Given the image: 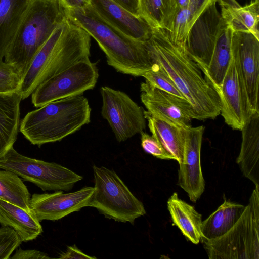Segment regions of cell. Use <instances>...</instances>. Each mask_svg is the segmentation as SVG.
<instances>
[{
  "label": "cell",
  "instance_id": "obj_23",
  "mask_svg": "<svg viewBox=\"0 0 259 259\" xmlns=\"http://www.w3.org/2000/svg\"><path fill=\"white\" fill-rule=\"evenodd\" d=\"M149 128L153 136L179 164L183 160L185 134L183 128L144 111Z\"/></svg>",
  "mask_w": 259,
  "mask_h": 259
},
{
  "label": "cell",
  "instance_id": "obj_35",
  "mask_svg": "<svg viewBox=\"0 0 259 259\" xmlns=\"http://www.w3.org/2000/svg\"><path fill=\"white\" fill-rule=\"evenodd\" d=\"M253 221L259 227V187L255 186L249 199L248 204Z\"/></svg>",
  "mask_w": 259,
  "mask_h": 259
},
{
  "label": "cell",
  "instance_id": "obj_14",
  "mask_svg": "<svg viewBox=\"0 0 259 259\" xmlns=\"http://www.w3.org/2000/svg\"><path fill=\"white\" fill-rule=\"evenodd\" d=\"M140 98L152 115L183 128L191 127L192 107L189 102L152 85L145 80L140 87Z\"/></svg>",
  "mask_w": 259,
  "mask_h": 259
},
{
  "label": "cell",
  "instance_id": "obj_15",
  "mask_svg": "<svg viewBox=\"0 0 259 259\" xmlns=\"http://www.w3.org/2000/svg\"><path fill=\"white\" fill-rule=\"evenodd\" d=\"M204 127L186 129L183 162L179 164L178 184L196 202L205 189L200 160L201 148Z\"/></svg>",
  "mask_w": 259,
  "mask_h": 259
},
{
  "label": "cell",
  "instance_id": "obj_11",
  "mask_svg": "<svg viewBox=\"0 0 259 259\" xmlns=\"http://www.w3.org/2000/svg\"><path fill=\"white\" fill-rule=\"evenodd\" d=\"M100 93L102 116L118 142L125 141L145 130L144 110L125 93L107 86L102 87Z\"/></svg>",
  "mask_w": 259,
  "mask_h": 259
},
{
  "label": "cell",
  "instance_id": "obj_28",
  "mask_svg": "<svg viewBox=\"0 0 259 259\" xmlns=\"http://www.w3.org/2000/svg\"><path fill=\"white\" fill-rule=\"evenodd\" d=\"M191 12L188 8H179L176 16L165 30L172 42L185 44L191 28Z\"/></svg>",
  "mask_w": 259,
  "mask_h": 259
},
{
  "label": "cell",
  "instance_id": "obj_12",
  "mask_svg": "<svg viewBox=\"0 0 259 259\" xmlns=\"http://www.w3.org/2000/svg\"><path fill=\"white\" fill-rule=\"evenodd\" d=\"M221 113L225 123L233 130H241L252 112L239 68L232 58L223 81L217 89Z\"/></svg>",
  "mask_w": 259,
  "mask_h": 259
},
{
  "label": "cell",
  "instance_id": "obj_32",
  "mask_svg": "<svg viewBox=\"0 0 259 259\" xmlns=\"http://www.w3.org/2000/svg\"><path fill=\"white\" fill-rule=\"evenodd\" d=\"M140 134L141 146L146 152L159 159L175 160L174 157L153 136L150 135L144 131Z\"/></svg>",
  "mask_w": 259,
  "mask_h": 259
},
{
  "label": "cell",
  "instance_id": "obj_10",
  "mask_svg": "<svg viewBox=\"0 0 259 259\" xmlns=\"http://www.w3.org/2000/svg\"><path fill=\"white\" fill-rule=\"evenodd\" d=\"M216 4L212 2L199 16L186 41L189 53L202 71L208 65L216 47L234 32L222 18Z\"/></svg>",
  "mask_w": 259,
  "mask_h": 259
},
{
  "label": "cell",
  "instance_id": "obj_5",
  "mask_svg": "<svg viewBox=\"0 0 259 259\" xmlns=\"http://www.w3.org/2000/svg\"><path fill=\"white\" fill-rule=\"evenodd\" d=\"M66 19L57 0H30L4 61L15 65L24 77L37 52Z\"/></svg>",
  "mask_w": 259,
  "mask_h": 259
},
{
  "label": "cell",
  "instance_id": "obj_18",
  "mask_svg": "<svg viewBox=\"0 0 259 259\" xmlns=\"http://www.w3.org/2000/svg\"><path fill=\"white\" fill-rule=\"evenodd\" d=\"M242 131V143L236 162L244 177L259 187V112L252 113Z\"/></svg>",
  "mask_w": 259,
  "mask_h": 259
},
{
  "label": "cell",
  "instance_id": "obj_33",
  "mask_svg": "<svg viewBox=\"0 0 259 259\" xmlns=\"http://www.w3.org/2000/svg\"><path fill=\"white\" fill-rule=\"evenodd\" d=\"M217 0H192L189 8L191 12V27L199 16L214 1Z\"/></svg>",
  "mask_w": 259,
  "mask_h": 259
},
{
  "label": "cell",
  "instance_id": "obj_16",
  "mask_svg": "<svg viewBox=\"0 0 259 259\" xmlns=\"http://www.w3.org/2000/svg\"><path fill=\"white\" fill-rule=\"evenodd\" d=\"M94 190V187H85L67 193H34L30 199V209L39 221L58 220L88 206Z\"/></svg>",
  "mask_w": 259,
  "mask_h": 259
},
{
  "label": "cell",
  "instance_id": "obj_20",
  "mask_svg": "<svg viewBox=\"0 0 259 259\" xmlns=\"http://www.w3.org/2000/svg\"><path fill=\"white\" fill-rule=\"evenodd\" d=\"M20 91L0 94V158L13 146L20 123Z\"/></svg>",
  "mask_w": 259,
  "mask_h": 259
},
{
  "label": "cell",
  "instance_id": "obj_29",
  "mask_svg": "<svg viewBox=\"0 0 259 259\" xmlns=\"http://www.w3.org/2000/svg\"><path fill=\"white\" fill-rule=\"evenodd\" d=\"M23 76L14 64L0 59V94L20 91Z\"/></svg>",
  "mask_w": 259,
  "mask_h": 259
},
{
  "label": "cell",
  "instance_id": "obj_2",
  "mask_svg": "<svg viewBox=\"0 0 259 259\" xmlns=\"http://www.w3.org/2000/svg\"><path fill=\"white\" fill-rule=\"evenodd\" d=\"M66 18L85 31L104 52L107 62L117 71L142 76L153 64L147 41L124 34L103 19L91 5L80 9H65Z\"/></svg>",
  "mask_w": 259,
  "mask_h": 259
},
{
  "label": "cell",
  "instance_id": "obj_34",
  "mask_svg": "<svg viewBox=\"0 0 259 259\" xmlns=\"http://www.w3.org/2000/svg\"><path fill=\"white\" fill-rule=\"evenodd\" d=\"M12 259H46L50 258L48 255L37 250H23L18 249L14 254L10 257Z\"/></svg>",
  "mask_w": 259,
  "mask_h": 259
},
{
  "label": "cell",
  "instance_id": "obj_13",
  "mask_svg": "<svg viewBox=\"0 0 259 259\" xmlns=\"http://www.w3.org/2000/svg\"><path fill=\"white\" fill-rule=\"evenodd\" d=\"M232 54L244 82L252 112H259V39L247 32H233Z\"/></svg>",
  "mask_w": 259,
  "mask_h": 259
},
{
  "label": "cell",
  "instance_id": "obj_21",
  "mask_svg": "<svg viewBox=\"0 0 259 259\" xmlns=\"http://www.w3.org/2000/svg\"><path fill=\"white\" fill-rule=\"evenodd\" d=\"M0 224L13 228L22 242L36 238L42 232L40 221L31 210L0 200Z\"/></svg>",
  "mask_w": 259,
  "mask_h": 259
},
{
  "label": "cell",
  "instance_id": "obj_8",
  "mask_svg": "<svg viewBox=\"0 0 259 259\" xmlns=\"http://www.w3.org/2000/svg\"><path fill=\"white\" fill-rule=\"evenodd\" d=\"M99 77L96 63L80 60L38 85L31 94L36 107L66 98L81 95L93 89Z\"/></svg>",
  "mask_w": 259,
  "mask_h": 259
},
{
  "label": "cell",
  "instance_id": "obj_25",
  "mask_svg": "<svg viewBox=\"0 0 259 259\" xmlns=\"http://www.w3.org/2000/svg\"><path fill=\"white\" fill-rule=\"evenodd\" d=\"M30 0H0V59L12 41Z\"/></svg>",
  "mask_w": 259,
  "mask_h": 259
},
{
  "label": "cell",
  "instance_id": "obj_22",
  "mask_svg": "<svg viewBox=\"0 0 259 259\" xmlns=\"http://www.w3.org/2000/svg\"><path fill=\"white\" fill-rule=\"evenodd\" d=\"M167 209L173 224L194 244L201 240L202 215L194 207L180 199L174 192L167 201Z\"/></svg>",
  "mask_w": 259,
  "mask_h": 259
},
{
  "label": "cell",
  "instance_id": "obj_39",
  "mask_svg": "<svg viewBox=\"0 0 259 259\" xmlns=\"http://www.w3.org/2000/svg\"><path fill=\"white\" fill-rule=\"evenodd\" d=\"M179 8H189L192 0H178Z\"/></svg>",
  "mask_w": 259,
  "mask_h": 259
},
{
  "label": "cell",
  "instance_id": "obj_1",
  "mask_svg": "<svg viewBox=\"0 0 259 259\" xmlns=\"http://www.w3.org/2000/svg\"><path fill=\"white\" fill-rule=\"evenodd\" d=\"M147 45L153 63L164 69L190 103L193 119H214L220 114L219 93L205 78L186 43L175 44L164 29L152 28Z\"/></svg>",
  "mask_w": 259,
  "mask_h": 259
},
{
  "label": "cell",
  "instance_id": "obj_27",
  "mask_svg": "<svg viewBox=\"0 0 259 259\" xmlns=\"http://www.w3.org/2000/svg\"><path fill=\"white\" fill-rule=\"evenodd\" d=\"M0 169V200L30 210V193L22 179L12 171Z\"/></svg>",
  "mask_w": 259,
  "mask_h": 259
},
{
  "label": "cell",
  "instance_id": "obj_6",
  "mask_svg": "<svg viewBox=\"0 0 259 259\" xmlns=\"http://www.w3.org/2000/svg\"><path fill=\"white\" fill-rule=\"evenodd\" d=\"M95 190L88 206L94 207L105 218L134 224L144 215L143 203L130 191L116 173L105 167H93Z\"/></svg>",
  "mask_w": 259,
  "mask_h": 259
},
{
  "label": "cell",
  "instance_id": "obj_30",
  "mask_svg": "<svg viewBox=\"0 0 259 259\" xmlns=\"http://www.w3.org/2000/svg\"><path fill=\"white\" fill-rule=\"evenodd\" d=\"M143 77L152 85L186 99L172 79L158 64L153 63L151 68Z\"/></svg>",
  "mask_w": 259,
  "mask_h": 259
},
{
  "label": "cell",
  "instance_id": "obj_37",
  "mask_svg": "<svg viewBox=\"0 0 259 259\" xmlns=\"http://www.w3.org/2000/svg\"><path fill=\"white\" fill-rule=\"evenodd\" d=\"M65 9H80L91 5V0H57Z\"/></svg>",
  "mask_w": 259,
  "mask_h": 259
},
{
  "label": "cell",
  "instance_id": "obj_26",
  "mask_svg": "<svg viewBox=\"0 0 259 259\" xmlns=\"http://www.w3.org/2000/svg\"><path fill=\"white\" fill-rule=\"evenodd\" d=\"M178 0H138V14L151 27L165 30L178 10Z\"/></svg>",
  "mask_w": 259,
  "mask_h": 259
},
{
  "label": "cell",
  "instance_id": "obj_38",
  "mask_svg": "<svg viewBox=\"0 0 259 259\" xmlns=\"http://www.w3.org/2000/svg\"><path fill=\"white\" fill-rule=\"evenodd\" d=\"M132 14L138 16V0H112Z\"/></svg>",
  "mask_w": 259,
  "mask_h": 259
},
{
  "label": "cell",
  "instance_id": "obj_19",
  "mask_svg": "<svg viewBox=\"0 0 259 259\" xmlns=\"http://www.w3.org/2000/svg\"><path fill=\"white\" fill-rule=\"evenodd\" d=\"M223 19L234 32L249 33L259 39V0L241 6L236 0H217Z\"/></svg>",
  "mask_w": 259,
  "mask_h": 259
},
{
  "label": "cell",
  "instance_id": "obj_3",
  "mask_svg": "<svg viewBox=\"0 0 259 259\" xmlns=\"http://www.w3.org/2000/svg\"><path fill=\"white\" fill-rule=\"evenodd\" d=\"M91 36L67 18L57 28L34 56L23 77L22 100L46 80L90 56Z\"/></svg>",
  "mask_w": 259,
  "mask_h": 259
},
{
  "label": "cell",
  "instance_id": "obj_7",
  "mask_svg": "<svg viewBox=\"0 0 259 259\" xmlns=\"http://www.w3.org/2000/svg\"><path fill=\"white\" fill-rule=\"evenodd\" d=\"M0 169L14 172L43 191H68L82 179V176L60 164L24 156L13 146L0 158Z\"/></svg>",
  "mask_w": 259,
  "mask_h": 259
},
{
  "label": "cell",
  "instance_id": "obj_31",
  "mask_svg": "<svg viewBox=\"0 0 259 259\" xmlns=\"http://www.w3.org/2000/svg\"><path fill=\"white\" fill-rule=\"evenodd\" d=\"M22 241L18 234L12 228H0V259L10 258L13 251Z\"/></svg>",
  "mask_w": 259,
  "mask_h": 259
},
{
  "label": "cell",
  "instance_id": "obj_4",
  "mask_svg": "<svg viewBox=\"0 0 259 259\" xmlns=\"http://www.w3.org/2000/svg\"><path fill=\"white\" fill-rule=\"evenodd\" d=\"M91 108L82 95L48 103L28 112L21 120L19 131L32 144L59 141L91 121Z\"/></svg>",
  "mask_w": 259,
  "mask_h": 259
},
{
  "label": "cell",
  "instance_id": "obj_24",
  "mask_svg": "<svg viewBox=\"0 0 259 259\" xmlns=\"http://www.w3.org/2000/svg\"><path fill=\"white\" fill-rule=\"evenodd\" d=\"M245 207L224 198L218 209L202 222L201 241L213 239L226 233L238 220Z\"/></svg>",
  "mask_w": 259,
  "mask_h": 259
},
{
  "label": "cell",
  "instance_id": "obj_36",
  "mask_svg": "<svg viewBox=\"0 0 259 259\" xmlns=\"http://www.w3.org/2000/svg\"><path fill=\"white\" fill-rule=\"evenodd\" d=\"M59 258H89L94 259L96 258V257H92L84 253L80 249H79L76 246L73 245L72 246H68L67 250L63 252L60 254L59 256Z\"/></svg>",
  "mask_w": 259,
  "mask_h": 259
},
{
  "label": "cell",
  "instance_id": "obj_9",
  "mask_svg": "<svg viewBox=\"0 0 259 259\" xmlns=\"http://www.w3.org/2000/svg\"><path fill=\"white\" fill-rule=\"evenodd\" d=\"M202 242L210 259H258L259 227L253 221L249 205L226 233Z\"/></svg>",
  "mask_w": 259,
  "mask_h": 259
},
{
  "label": "cell",
  "instance_id": "obj_17",
  "mask_svg": "<svg viewBox=\"0 0 259 259\" xmlns=\"http://www.w3.org/2000/svg\"><path fill=\"white\" fill-rule=\"evenodd\" d=\"M91 5L103 19L130 38L142 41L150 38L151 27L113 1L91 0Z\"/></svg>",
  "mask_w": 259,
  "mask_h": 259
}]
</instances>
